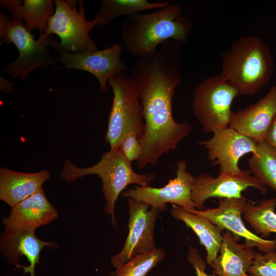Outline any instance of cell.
I'll return each mask as SVG.
<instances>
[{
	"mask_svg": "<svg viewBox=\"0 0 276 276\" xmlns=\"http://www.w3.org/2000/svg\"><path fill=\"white\" fill-rule=\"evenodd\" d=\"M199 144L208 151V158L218 165L220 173L238 174L239 159L244 155L255 153L258 143L249 137L229 127L213 133L211 139Z\"/></svg>",
	"mask_w": 276,
	"mask_h": 276,
	"instance_id": "14",
	"label": "cell"
},
{
	"mask_svg": "<svg viewBox=\"0 0 276 276\" xmlns=\"http://www.w3.org/2000/svg\"><path fill=\"white\" fill-rule=\"evenodd\" d=\"M14 89V84L10 81L6 80L4 77H0V90L8 95L13 93Z\"/></svg>",
	"mask_w": 276,
	"mask_h": 276,
	"instance_id": "30",
	"label": "cell"
},
{
	"mask_svg": "<svg viewBox=\"0 0 276 276\" xmlns=\"http://www.w3.org/2000/svg\"><path fill=\"white\" fill-rule=\"evenodd\" d=\"M248 165L254 176L276 192V150L273 147L263 141L258 143Z\"/></svg>",
	"mask_w": 276,
	"mask_h": 276,
	"instance_id": "24",
	"label": "cell"
},
{
	"mask_svg": "<svg viewBox=\"0 0 276 276\" xmlns=\"http://www.w3.org/2000/svg\"><path fill=\"white\" fill-rule=\"evenodd\" d=\"M239 95L220 75L208 78L196 86L192 103L193 113L204 132L213 133L228 127L231 105Z\"/></svg>",
	"mask_w": 276,
	"mask_h": 276,
	"instance_id": "8",
	"label": "cell"
},
{
	"mask_svg": "<svg viewBox=\"0 0 276 276\" xmlns=\"http://www.w3.org/2000/svg\"><path fill=\"white\" fill-rule=\"evenodd\" d=\"M122 50V45L116 43L100 51L59 53L57 60L65 65V68L84 71L93 74L99 81L101 92L106 93L109 78L127 71V66L121 59Z\"/></svg>",
	"mask_w": 276,
	"mask_h": 276,
	"instance_id": "13",
	"label": "cell"
},
{
	"mask_svg": "<svg viewBox=\"0 0 276 276\" xmlns=\"http://www.w3.org/2000/svg\"><path fill=\"white\" fill-rule=\"evenodd\" d=\"M219 75L238 91L252 95L268 84L274 72L270 50L260 38L242 36L222 54Z\"/></svg>",
	"mask_w": 276,
	"mask_h": 276,
	"instance_id": "3",
	"label": "cell"
},
{
	"mask_svg": "<svg viewBox=\"0 0 276 276\" xmlns=\"http://www.w3.org/2000/svg\"><path fill=\"white\" fill-rule=\"evenodd\" d=\"M247 273L252 276H276V251L256 252Z\"/></svg>",
	"mask_w": 276,
	"mask_h": 276,
	"instance_id": "26",
	"label": "cell"
},
{
	"mask_svg": "<svg viewBox=\"0 0 276 276\" xmlns=\"http://www.w3.org/2000/svg\"><path fill=\"white\" fill-rule=\"evenodd\" d=\"M89 175H96L101 179L106 201L104 212L110 216L114 226L116 225L115 204L120 193L131 184L150 187L155 178L153 173L141 174L135 172L131 162L124 156L119 148L104 152L96 165L87 168H79L67 159L63 164L60 177L63 180L71 182Z\"/></svg>",
	"mask_w": 276,
	"mask_h": 276,
	"instance_id": "4",
	"label": "cell"
},
{
	"mask_svg": "<svg viewBox=\"0 0 276 276\" xmlns=\"http://www.w3.org/2000/svg\"><path fill=\"white\" fill-rule=\"evenodd\" d=\"M119 149L124 156L131 162L137 161L142 152L139 138L134 134L127 135L121 143Z\"/></svg>",
	"mask_w": 276,
	"mask_h": 276,
	"instance_id": "27",
	"label": "cell"
},
{
	"mask_svg": "<svg viewBox=\"0 0 276 276\" xmlns=\"http://www.w3.org/2000/svg\"><path fill=\"white\" fill-rule=\"evenodd\" d=\"M129 219L128 234L121 251L111 257L116 269L128 262L137 255L156 248L154 233L156 221L161 211L167 208L152 206L133 198H128Z\"/></svg>",
	"mask_w": 276,
	"mask_h": 276,
	"instance_id": "9",
	"label": "cell"
},
{
	"mask_svg": "<svg viewBox=\"0 0 276 276\" xmlns=\"http://www.w3.org/2000/svg\"><path fill=\"white\" fill-rule=\"evenodd\" d=\"M171 214L174 218L182 221L194 232L200 244L206 249L208 264L210 265L213 263L220 250L223 240L222 231L206 218L176 204H172Z\"/></svg>",
	"mask_w": 276,
	"mask_h": 276,
	"instance_id": "21",
	"label": "cell"
},
{
	"mask_svg": "<svg viewBox=\"0 0 276 276\" xmlns=\"http://www.w3.org/2000/svg\"><path fill=\"white\" fill-rule=\"evenodd\" d=\"M11 19L0 13L1 44L4 42L14 44L18 50L19 56L1 68V73L9 75L12 79L20 77L25 80L35 70L55 65L57 58L51 54L49 49L54 37H45L43 33H40L39 38L35 40V35L27 29L24 21Z\"/></svg>",
	"mask_w": 276,
	"mask_h": 276,
	"instance_id": "5",
	"label": "cell"
},
{
	"mask_svg": "<svg viewBox=\"0 0 276 276\" xmlns=\"http://www.w3.org/2000/svg\"><path fill=\"white\" fill-rule=\"evenodd\" d=\"M55 11L51 16L45 37L55 34L60 39L50 44L59 53H76L98 50L96 43L89 35L92 29L99 26V21H88L85 17L83 1L55 0Z\"/></svg>",
	"mask_w": 276,
	"mask_h": 276,
	"instance_id": "7",
	"label": "cell"
},
{
	"mask_svg": "<svg viewBox=\"0 0 276 276\" xmlns=\"http://www.w3.org/2000/svg\"><path fill=\"white\" fill-rule=\"evenodd\" d=\"M220 255L210 265L219 276H246L256 251L245 243L240 244L229 231L222 233Z\"/></svg>",
	"mask_w": 276,
	"mask_h": 276,
	"instance_id": "19",
	"label": "cell"
},
{
	"mask_svg": "<svg viewBox=\"0 0 276 276\" xmlns=\"http://www.w3.org/2000/svg\"><path fill=\"white\" fill-rule=\"evenodd\" d=\"M275 116L276 85H274L257 102L236 112L233 111L228 127L259 143L263 141Z\"/></svg>",
	"mask_w": 276,
	"mask_h": 276,
	"instance_id": "16",
	"label": "cell"
},
{
	"mask_svg": "<svg viewBox=\"0 0 276 276\" xmlns=\"http://www.w3.org/2000/svg\"><path fill=\"white\" fill-rule=\"evenodd\" d=\"M45 247H59L53 241L39 239L35 231L20 228H5L0 236V251L7 261L24 270V275L36 276L35 268L39 264L40 254Z\"/></svg>",
	"mask_w": 276,
	"mask_h": 276,
	"instance_id": "15",
	"label": "cell"
},
{
	"mask_svg": "<svg viewBox=\"0 0 276 276\" xmlns=\"http://www.w3.org/2000/svg\"><path fill=\"white\" fill-rule=\"evenodd\" d=\"M58 217L57 210L47 198L43 187L38 192L11 208L10 214L2 218L5 228L35 230Z\"/></svg>",
	"mask_w": 276,
	"mask_h": 276,
	"instance_id": "17",
	"label": "cell"
},
{
	"mask_svg": "<svg viewBox=\"0 0 276 276\" xmlns=\"http://www.w3.org/2000/svg\"><path fill=\"white\" fill-rule=\"evenodd\" d=\"M181 82L177 74L163 67L144 71L133 80L144 121L140 139L142 152L136 163L140 169L148 165L155 166L160 156L176 149L192 131L191 124L177 123L173 116L172 99Z\"/></svg>",
	"mask_w": 276,
	"mask_h": 276,
	"instance_id": "1",
	"label": "cell"
},
{
	"mask_svg": "<svg viewBox=\"0 0 276 276\" xmlns=\"http://www.w3.org/2000/svg\"><path fill=\"white\" fill-rule=\"evenodd\" d=\"M247 200L241 198H219L218 206L203 210L185 209L209 219L222 231L231 232L238 240L243 238L248 246L257 248L263 252L276 249V239L266 240L260 237L247 228L242 219Z\"/></svg>",
	"mask_w": 276,
	"mask_h": 276,
	"instance_id": "11",
	"label": "cell"
},
{
	"mask_svg": "<svg viewBox=\"0 0 276 276\" xmlns=\"http://www.w3.org/2000/svg\"><path fill=\"white\" fill-rule=\"evenodd\" d=\"M263 141L276 150V116L265 133Z\"/></svg>",
	"mask_w": 276,
	"mask_h": 276,
	"instance_id": "29",
	"label": "cell"
},
{
	"mask_svg": "<svg viewBox=\"0 0 276 276\" xmlns=\"http://www.w3.org/2000/svg\"><path fill=\"white\" fill-rule=\"evenodd\" d=\"M122 39L129 53L137 58L151 57L165 41L188 40L192 29L179 5H169L152 12L127 16L121 25Z\"/></svg>",
	"mask_w": 276,
	"mask_h": 276,
	"instance_id": "2",
	"label": "cell"
},
{
	"mask_svg": "<svg viewBox=\"0 0 276 276\" xmlns=\"http://www.w3.org/2000/svg\"><path fill=\"white\" fill-rule=\"evenodd\" d=\"M251 173L250 170H246L238 174H219L216 178L206 173L195 177L192 199L197 210H203V204L210 198H241L242 192L248 187L255 188L265 195L267 187Z\"/></svg>",
	"mask_w": 276,
	"mask_h": 276,
	"instance_id": "12",
	"label": "cell"
},
{
	"mask_svg": "<svg viewBox=\"0 0 276 276\" xmlns=\"http://www.w3.org/2000/svg\"><path fill=\"white\" fill-rule=\"evenodd\" d=\"M0 4L11 11L12 19L24 21L31 33L36 29L45 32L55 11L52 0H1Z\"/></svg>",
	"mask_w": 276,
	"mask_h": 276,
	"instance_id": "20",
	"label": "cell"
},
{
	"mask_svg": "<svg viewBox=\"0 0 276 276\" xmlns=\"http://www.w3.org/2000/svg\"><path fill=\"white\" fill-rule=\"evenodd\" d=\"M176 176L169 180L162 188L134 186L122 193L125 198H133L148 204L150 206L167 208L171 203L185 209H197L192 199V191L195 177L187 170V164L183 159L176 164Z\"/></svg>",
	"mask_w": 276,
	"mask_h": 276,
	"instance_id": "10",
	"label": "cell"
},
{
	"mask_svg": "<svg viewBox=\"0 0 276 276\" xmlns=\"http://www.w3.org/2000/svg\"><path fill=\"white\" fill-rule=\"evenodd\" d=\"M188 259L196 270L197 276H216L215 273L208 274L204 271L205 264L196 249L190 248L188 252Z\"/></svg>",
	"mask_w": 276,
	"mask_h": 276,
	"instance_id": "28",
	"label": "cell"
},
{
	"mask_svg": "<svg viewBox=\"0 0 276 276\" xmlns=\"http://www.w3.org/2000/svg\"><path fill=\"white\" fill-rule=\"evenodd\" d=\"M166 257L162 248L136 255L127 263L116 268L110 276H146Z\"/></svg>",
	"mask_w": 276,
	"mask_h": 276,
	"instance_id": "25",
	"label": "cell"
},
{
	"mask_svg": "<svg viewBox=\"0 0 276 276\" xmlns=\"http://www.w3.org/2000/svg\"><path fill=\"white\" fill-rule=\"evenodd\" d=\"M50 178L47 170L24 173L0 167V199L13 207L38 192Z\"/></svg>",
	"mask_w": 276,
	"mask_h": 276,
	"instance_id": "18",
	"label": "cell"
},
{
	"mask_svg": "<svg viewBox=\"0 0 276 276\" xmlns=\"http://www.w3.org/2000/svg\"><path fill=\"white\" fill-rule=\"evenodd\" d=\"M113 99L109 112L105 139L110 149L119 148L124 139L131 134L140 139L144 130L143 107L130 76L118 73L109 78Z\"/></svg>",
	"mask_w": 276,
	"mask_h": 276,
	"instance_id": "6",
	"label": "cell"
},
{
	"mask_svg": "<svg viewBox=\"0 0 276 276\" xmlns=\"http://www.w3.org/2000/svg\"><path fill=\"white\" fill-rule=\"evenodd\" d=\"M170 1L151 2L147 0H102L99 11L94 19L103 26L122 16H129L150 9H159L167 6Z\"/></svg>",
	"mask_w": 276,
	"mask_h": 276,
	"instance_id": "22",
	"label": "cell"
},
{
	"mask_svg": "<svg viewBox=\"0 0 276 276\" xmlns=\"http://www.w3.org/2000/svg\"><path fill=\"white\" fill-rule=\"evenodd\" d=\"M246 276H252V275H250V274H249V275L247 274Z\"/></svg>",
	"mask_w": 276,
	"mask_h": 276,
	"instance_id": "31",
	"label": "cell"
},
{
	"mask_svg": "<svg viewBox=\"0 0 276 276\" xmlns=\"http://www.w3.org/2000/svg\"><path fill=\"white\" fill-rule=\"evenodd\" d=\"M276 198L265 199L257 204L252 201L246 203L244 218L258 234L263 237L271 233H276Z\"/></svg>",
	"mask_w": 276,
	"mask_h": 276,
	"instance_id": "23",
	"label": "cell"
}]
</instances>
